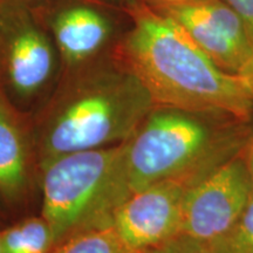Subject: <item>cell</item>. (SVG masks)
Instances as JSON below:
<instances>
[{"instance_id":"7c38bea8","label":"cell","mask_w":253,"mask_h":253,"mask_svg":"<svg viewBox=\"0 0 253 253\" xmlns=\"http://www.w3.org/2000/svg\"><path fill=\"white\" fill-rule=\"evenodd\" d=\"M52 253H137L129 249L112 225L94 227L72 236Z\"/></svg>"},{"instance_id":"5b68a950","label":"cell","mask_w":253,"mask_h":253,"mask_svg":"<svg viewBox=\"0 0 253 253\" xmlns=\"http://www.w3.org/2000/svg\"><path fill=\"white\" fill-rule=\"evenodd\" d=\"M253 194L244 155H233L196 182L186 194L182 233L202 242L220 239L235 226Z\"/></svg>"},{"instance_id":"30bf717a","label":"cell","mask_w":253,"mask_h":253,"mask_svg":"<svg viewBox=\"0 0 253 253\" xmlns=\"http://www.w3.org/2000/svg\"><path fill=\"white\" fill-rule=\"evenodd\" d=\"M30 150L24 126L0 88V194L15 201L28 184Z\"/></svg>"},{"instance_id":"52a82bcc","label":"cell","mask_w":253,"mask_h":253,"mask_svg":"<svg viewBox=\"0 0 253 253\" xmlns=\"http://www.w3.org/2000/svg\"><path fill=\"white\" fill-rule=\"evenodd\" d=\"M198 181L176 177L151 184L120 204L110 214L108 225L137 253L162 244L182 232L186 194Z\"/></svg>"},{"instance_id":"7a4b0ae2","label":"cell","mask_w":253,"mask_h":253,"mask_svg":"<svg viewBox=\"0 0 253 253\" xmlns=\"http://www.w3.org/2000/svg\"><path fill=\"white\" fill-rule=\"evenodd\" d=\"M230 122L238 121L156 104L121 143L96 226L108 225L120 204L149 185L176 177L201 179L236 155L237 134Z\"/></svg>"},{"instance_id":"44dd1931","label":"cell","mask_w":253,"mask_h":253,"mask_svg":"<svg viewBox=\"0 0 253 253\" xmlns=\"http://www.w3.org/2000/svg\"><path fill=\"white\" fill-rule=\"evenodd\" d=\"M119 1H132V0H119Z\"/></svg>"},{"instance_id":"ba28073f","label":"cell","mask_w":253,"mask_h":253,"mask_svg":"<svg viewBox=\"0 0 253 253\" xmlns=\"http://www.w3.org/2000/svg\"><path fill=\"white\" fill-rule=\"evenodd\" d=\"M154 8L181 25L189 37L226 73L238 75L253 56V42L244 23L223 0Z\"/></svg>"},{"instance_id":"6da1fadb","label":"cell","mask_w":253,"mask_h":253,"mask_svg":"<svg viewBox=\"0 0 253 253\" xmlns=\"http://www.w3.org/2000/svg\"><path fill=\"white\" fill-rule=\"evenodd\" d=\"M122 56L156 104L238 122L251 119L253 99L238 75L218 67L181 25L156 8H136Z\"/></svg>"},{"instance_id":"4fadbf2b","label":"cell","mask_w":253,"mask_h":253,"mask_svg":"<svg viewBox=\"0 0 253 253\" xmlns=\"http://www.w3.org/2000/svg\"><path fill=\"white\" fill-rule=\"evenodd\" d=\"M209 245L213 253H253V194L235 226Z\"/></svg>"},{"instance_id":"5bb4252c","label":"cell","mask_w":253,"mask_h":253,"mask_svg":"<svg viewBox=\"0 0 253 253\" xmlns=\"http://www.w3.org/2000/svg\"><path fill=\"white\" fill-rule=\"evenodd\" d=\"M143 253H213V251L208 243L181 232Z\"/></svg>"},{"instance_id":"2e32d148","label":"cell","mask_w":253,"mask_h":253,"mask_svg":"<svg viewBox=\"0 0 253 253\" xmlns=\"http://www.w3.org/2000/svg\"><path fill=\"white\" fill-rule=\"evenodd\" d=\"M238 77L243 81V84H244L253 99V56L243 67L242 71L238 73Z\"/></svg>"},{"instance_id":"ffe728a7","label":"cell","mask_w":253,"mask_h":253,"mask_svg":"<svg viewBox=\"0 0 253 253\" xmlns=\"http://www.w3.org/2000/svg\"><path fill=\"white\" fill-rule=\"evenodd\" d=\"M0 253H4L2 252V246H1V235H0Z\"/></svg>"},{"instance_id":"8fae6325","label":"cell","mask_w":253,"mask_h":253,"mask_svg":"<svg viewBox=\"0 0 253 253\" xmlns=\"http://www.w3.org/2000/svg\"><path fill=\"white\" fill-rule=\"evenodd\" d=\"M0 235L4 253H52L55 249L53 231L42 216L25 219Z\"/></svg>"},{"instance_id":"3957f363","label":"cell","mask_w":253,"mask_h":253,"mask_svg":"<svg viewBox=\"0 0 253 253\" xmlns=\"http://www.w3.org/2000/svg\"><path fill=\"white\" fill-rule=\"evenodd\" d=\"M38 126L39 164L62 155L121 144L156 106L125 58L84 63Z\"/></svg>"},{"instance_id":"277c9868","label":"cell","mask_w":253,"mask_h":253,"mask_svg":"<svg viewBox=\"0 0 253 253\" xmlns=\"http://www.w3.org/2000/svg\"><path fill=\"white\" fill-rule=\"evenodd\" d=\"M121 144L62 155L40 166L42 216L55 248L72 236L96 227L97 216Z\"/></svg>"},{"instance_id":"9a60e30c","label":"cell","mask_w":253,"mask_h":253,"mask_svg":"<svg viewBox=\"0 0 253 253\" xmlns=\"http://www.w3.org/2000/svg\"><path fill=\"white\" fill-rule=\"evenodd\" d=\"M230 6L244 23L253 42V0H223Z\"/></svg>"},{"instance_id":"e0dca14e","label":"cell","mask_w":253,"mask_h":253,"mask_svg":"<svg viewBox=\"0 0 253 253\" xmlns=\"http://www.w3.org/2000/svg\"><path fill=\"white\" fill-rule=\"evenodd\" d=\"M148 1L151 2L153 7H162V6L190 4V2L203 1V0H148Z\"/></svg>"},{"instance_id":"8992f818","label":"cell","mask_w":253,"mask_h":253,"mask_svg":"<svg viewBox=\"0 0 253 253\" xmlns=\"http://www.w3.org/2000/svg\"><path fill=\"white\" fill-rule=\"evenodd\" d=\"M0 60L6 81L20 97L37 94L54 71V48L33 6L0 0Z\"/></svg>"},{"instance_id":"ac0fdd59","label":"cell","mask_w":253,"mask_h":253,"mask_svg":"<svg viewBox=\"0 0 253 253\" xmlns=\"http://www.w3.org/2000/svg\"><path fill=\"white\" fill-rule=\"evenodd\" d=\"M244 156L246 158V163H248L250 175H251L252 182H253V137L249 141V143L246 144L244 149Z\"/></svg>"},{"instance_id":"d6986e66","label":"cell","mask_w":253,"mask_h":253,"mask_svg":"<svg viewBox=\"0 0 253 253\" xmlns=\"http://www.w3.org/2000/svg\"><path fill=\"white\" fill-rule=\"evenodd\" d=\"M13 1H18V2H24V4H27L30 6H33L36 2L41 1V0H13Z\"/></svg>"},{"instance_id":"9c48e42d","label":"cell","mask_w":253,"mask_h":253,"mask_svg":"<svg viewBox=\"0 0 253 253\" xmlns=\"http://www.w3.org/2000/svg\"><path fill=\"white\" fill-rule=\"evenodd\" d=\"M52 32L55 46L69 67L89 62L103 48L112 33L106 15L87 5H72L58 12Z\"/></svg>"}]
</instances>
